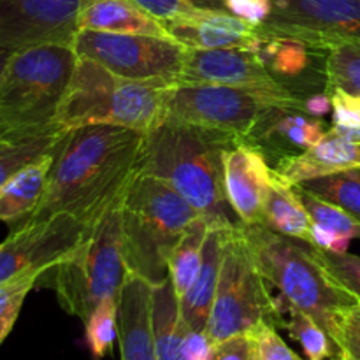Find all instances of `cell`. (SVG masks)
<instances>
[{
	"mask_svg": "<svg viewBox=\"0 0 360 360\" xmlns=\"http://www.w3.org/2000/svg\"><path fill=\"white\" fill-rule=\"evenodd\" d=\"M144 136L118 125H83L63 134L37 210L28 220L72 214L86 227L123 200L139 171Z\"/></svg>",
	"mask_w": 360,
	"mask_h": 360,
	"instance_id": "obj_1",
	"label": "cell"
},
{
	"mask_svg": "<svg viewBox=\"0 0 360 360\" xmlns=\"http://www.w3.org/2000/svg\"><path fill=\"white\" fill-rule=\"evenodd\" d=\"M241 139L165 120L144 136L137 174L171 185L211 229L241 227L225 195L224 157Z\"/></svg>",
	"mask_w": 360,
	"mask_h": 360,
	"instance_id": "obj_2",
	"label": "cell"
},
{
	"mask_svg": "<svg viewBox=\"0 0 360 360\" xmlns=\"http://www.w3.org/2000/svg\"><path fill=\"white\" fill-rule=\"evenodd\" d=\"M76 62L70 44L11 53L0 76V139L28 143L63 130L56 118Z\"/></svg>",
	"mask_w": 360,
	"mask_h": 360,
	"instance_id": "obj_3",
	"label": "cell"
},
{
	"mask_svg": "<svg viewBox=\"0 0 360 360\" xmlns=\"http://www.w3.org/2000/svg\"><path fill=\"white\" fill-rule=\"evenodd\" d=\"M243 232L264 280L280 290L287 308L311 316L334 341L340 319L360 301L330 276L315 246L264 225H243Z\"/></svg>",
	"mask_w": 360,
	"mask_h": 360,
	"instance_id": "obj_4",
	"label": "cell"
},
{
	"mask_svg": "<svg viewBox=\"0 0 360 360\" xmlns=\"http://www.w3.org/2000/svg\"><path fill=\"white\" fill-rule=\"evenodd\" d=\"M172 86L123 79L101 63L77 56L69 88L60 105V129L118 125L151 132L167 120Z\"/></svg>",
	"mask_w": 360,
	"mask_h": 360,
	"instance_id": "obj_5",
	"label": "cell"
},
{
	"mask_svg": "<svg viewBox=\"0 0 360 360\" xmlns=\"http://www.w3.org/2000/svg\"><path fill=\"white\" fill-rule=\"evenodd\" d=\"M200 218L171 185L137 174L122 202L123 255L129 273L150 283L169 276V257L181 236Z\"/></svg>",
	"mask_w": 360,
	"mask_h": 360,
	"instance_id": "obj_6",
	"label": "cell"
},
{
	"mask_svg": "<svg viewBox=\"0 0 360 360\" xmlns=\"http://www.w3.org/2000/svg\"><path fill=\"white\" fill-rule=\"evenodd\" d=\"M122 202L90 225L72 253L39 280L55 290L63 311L83 323L104 299L120 297L129 274L123 255Z\"/></svg>",
	"mask_w": 360,
	"mask_h": 360,
	"instance_id": "obj_7",
	"label": "cell"
},
{
	"mask_svg": "<svg viewBox=\"0 0 360 360\" xmlns=\"http://www.w3.org/2000/svg\"><path fill=\"white\" fill-rule=\"evenodd\" d=\"M281 299L269 294L241 227L225 229L220 278L213 309L204 333L218 345L239 334H252L260 326L285 329Z\"/></svg>",
	"mask_w": 360,
	"mask_h": 360,
	"instance_id": "obj_8",
	"label": "cell"
},
{
	"mask_svg": "<svg viewBox=\"0 0 360 360\" xmlns=\"http://www.w3.org/2000/svg\"><path fill=\"white\" fill-rule=\"evenodd\" d=\"M72 48L123 79L174 86L179 83L186 48L172 37L79 30Z\"/></svg>",
	"mask_w": 360,
	"mask_h": 360,
	"instance_id": "obj_9",
	"label": "cell"
},
{
	"mask_svg": "<svg viewBox=\"0 0 360 360\" xmlns=\"http://www.w3.org/2000/svg\"><path fill=\"white\" fill-rule=\"evenodd\" d=\"M271 14L259 35L301 41L319 51L360 42V0H271Z\"/></svg>",
	"mask_w": 360,
	"mask_h": 360,
	"instance_id": "obj_10",
	"label": "cell"
},
{
	"mask_svg": "<svg viewBox=\"0 0 360 360\" xmlns=\"http://www.w3.org/2000/svg\"><path fill=\"white\" fill-rule=\"evenodd\" d=\"M266 108H269L266 101L239 88L179 83L171 90L167 120L220 130L245 141Z\"/></svg>",
	"mask_w": 360,
	"mask_h": 360,
	"instance_id": "obj_11",
	"label": "cell"
},
{
	"mask_svg": "<svg viewBox=\"0 0 360 360\" xmlns=\"http://www.w3.org/2000/svg\"><path fill=\"white\" fill-rule=\"evenodd\" d=\"M86 229L67 213L13 227L0 243V285L25 274H46L72 253Z\"/></svg>",
	"mask_w": 360,
	"mask_h": 360,
	"instance_id": "obj_12",
	"label": "cell"
},
{
	"mask_svg": "<svg viewBox=\"0 0 360 360\" xmlns=\"http://www.w3.org/2000/svg\"><path fill=\"white\" fill-rule=\"evenodd\" d=\"M179 83L239 88L255 94L269 105L302 109L301 98L278 83L259 56L245 48L186 49Z\"/></svg>",
	"mask_w": 360,
	"mask_h": 360,
	"instance_id": "obj_13",
	"label": "cell"
},
{
	"mask_svg": "<svg viewBox=\"0 0 360 360\" xmlns=\"http://www.w3.org/2000/svg\"><path fill=\"white\" fill-rule=\"evenodd\" d=\"M83 0H0V49L70 44Z\"/></svg>",
	"mask_w": 360,
	"mask_h": 360,
	"instance_id": "obj_14",
	"label": "cell"
},
{
	"mask_svg": "<svg viewBox=\"0 0 360 360\" xmlns=\"http://www.w3.org/2000/svg\"><path fill=\"white\" fill-rule=\"evenodd\" d=\"M250 51L259 56L267 72L290 94L304 101L313 94L326 91V56L301 41L274 35H259L250 46Z\"/></svg>",
	"mask_w": 360,
	"mask_h": 360,
	"instance_id": "obj_15",
	"label": "cell"
},
{
	"mask_svg": "<svg viewBox=\"0 0 360 360\" xmlns=\"http://www.w3.org/2000/svg\"><path fill=\"white\" fill-rule=\"evenodd\" d=\"M273 167L259 144L239 141L224 157L225 195L243 225H262L264 199Z\"/></svg>",
	"mask_w": 360,
	"mask_h": 360,
	"instance_id": "obj_16",
	"label": "cell"
},
{
	"mask_svg": "<svg viewBox=\"0 0 360 360\" xmlns=\"http://www.w3.org/2000/svg\"><path fill=\"white\" fill-rule=\"evenodd\" d=\"M326 132L323 120L308 115L304 109L269 105L260 115L250 141L259 144L266 155L280 160L309 150Z\"/></svg>",
	"mask_w": 360,
	"mask_h": 360,
	"instance_id": "obj_17",
	"label": "cell"
},
{
	"mask_svg": "<svg viewBox=\"0 0 360 360\" xmlns=\"http://www.w3.org/2000/svg\"><path fill=\"white\" fill-rule=\"evenodd\" d=\"M153 283L129 273L118 297L120 360H158L151 322Z\"/></svg>",
	"mask_w": 360,
	"mask_h": 360,
	"instance_id": "obj_18",
	"label": "cell"
},
{
	"mask_svg": "<svg viewBox=\"0 0 360 360\" xmlns=\"http://www.w3.org/2000/svg\"><path fill=\"white\" fill-rule=\"evenodd\" d=\"M164 27L167 34L186 49H250L257 39L252 25L227 11H197L164 21Z\"/></svg>",
	"mask_w": 360,
	"mask_h": 360,
	"instance_id": "obj_19",
	"label": "cell"
},
{
	"mask_svg": "<svg viewBox=\"0 0 360 360\" xmlns=\"http://www.w3.org/2000/svg\"><path fill=\"white\" fill-rule=\"evenodd\" d=\"M354 167H360V144L350 143L329 129L309 150L299 155H288L274 162L273 171L283 181L301 185L309 179Z\"/></svg>",
	"mask_w": 360,
	"mask_h": 360,
	"instance_id": "obj_20",
	"label": "cell"
},
{
	"mask_svg": "<svg viewBox=\"0 0 360 360\" xmlns=\"http://www.w3.org/2000/svg\"><path fill=\"white\" fill-rule=\"evenodd\" d=\"M77 25L79 30L171 37L164 23L136 0H83Z\"/></svg>",
	"mask_w": 360,
	"mask_h": 360,
	"instance_id": "obj_21",
	"label": "cell"
},
{
	"mask_svg": "<svg viewBox=\"0 0 360 360\" xmlns=\"http://www.w3.org/2000/svg\"><path fill=\"white\" fill-rule=\"evenodd\" d=\"M224 231L225 229H210L204 243L199 273L188 290L179 297V311L186 329L206 330L220 278Z\"/></svg>",
	"mask_w": 360,
	"mask_h": 360,
	"instance_id": "obj_22",
	"label": "cell"
},
{
	"mask_svg": "<svg viewBox=\"0 0 360 360\" xmlns=\"http://www.w3.org/2000/svg\"><path fill=\"white\" fill-rule=\"evenodd\" d=\"M55 148L25 165L0 186V221L16 227L37 210L55 160Z\"/></svg>",
	"mask_w": 360,
	"mask_h": 360,
	"instance_id": "obj_23",
	"label": "cell"
},
{
	"mask_svg": "<svg viewBox=\"0 0 360 360\" xmlns=\"http://www.w3.org/2000/svg\"><path fill=\"white\" fill-rule=\"evenodd\" d=\"M151 322L158 360H185L183 341L186 326L179 311V297L171 276L153 285L151 292Z\"/></svg>",
	"mask_w": 360,
	"mask_h": 360,
	"instance_id": "obj_24",
	"label": "cell"
},
{
	"mask_svg": "<svg viewBox=\"0 0 360 360\" xmlns=\"http://www.w3.org/2000/svg\"><path fill=\"white\" fill-rule=\"evenodd\" d=\"M262 225L278 234L308 243L311 236V218L302 206L295 186L283 181L274 171L264 199Z\"/></svg>",
	"mask_w": 360,
	"mask_h": 360,
	"instance_id": "obj_25",
	"label": "cell"
},
{
	"mask_svg": "<svg viewBox=\"0 0 360 360\" xmlns=\"http://www.w3.org/2000/svg\"><path fill=\"white\" fill-rule=\"evenodd\" d=\"M210 229V224L202 217L197 218L186 229V232L181 236V239L169 257V276H171L178 297H181L188 290L190 285L195 280L197 273H199L200 262H202L204 243H206Z\"/></svg>",
	"mask_w": 360,
	"mask_h": 360,
	"instance_id": "obj_26",
	"label": "cell"
},
{
	"mask_svg": "<svg viewBox=\"0 0 360 360\" xmlns=\"http://www.w3.org/2000/svg\"><path fill=\"white\" fill-rule=\"evenodd\" d=\"M297 186L327 202L336 204L360 221V167L309 179Z\"/></svg>",
	"mask_w": 360,
	"mask_h": 360,
	"instance_id": "obj_27",
	"label": "cell"
},
{
	"mask_svg": "<svg viewBox=\"0 0 360 360\" xmlns=\"http://www.w3.org/2000/svg\"><path fill=\"white\" fill-rule=\"evenodd\" d=\"M290 319L287 320L285 329L288 330L292 340L297 341L304 350L308 360H330L338 357V347L326 329L319 326L315 320L306 313L288 306Z\"/></svg>",
	"mask_w": 360,
	"mask_h": 360,
	"instance_id": "obj_28",
	"label": "cell"
},
{
	"mask_svg": "<svg viewBox=\"0 0 360 360\" xmlns=\"http://www.w3.org/2000/svg\"><path fill=\"white\" fill-rule=\"evenodd\" d=\"M326 74L327 88L360 95V42H343L330 48L326 56Z\"/></svg>",
	"mask_w": 360,
	"mask_h": 360,
	"instance_id": "obj_29",
	"label": "cell"
},
{
	"mask_svg": "<svg viewBox=\"0 0 360 360\" xmlns=\"http://www.w3.org/2000/svg\"><path fill=\"white\" fill-rule=\"evenodd\" d=\"M294 186L302 206H304L309 218H311V224L320 225L323 229H329V231L336 232V234L343 236V238L360 239V221L357 218L352 217L350 213L341 210L336 204L327 202V200L306 192L301 186Z\"/></svg>",
	"mask_w": 360,
	"mask_h": 360,
	"instance_id": "obj_30",
	"label": "cell"
},
{
	"mask_svg": "<svg viewBox=\"0 0 360 360\" xmlns=\"http://www.w3.org/2000/svg\"><path fill=\"white\" fill-rule=\"evenodd\" d=\"M84 330L94 359L105 357L118 340V299H104L86 319Z\"/></svg>",
	"mask_w": 360,
	"mask_h": 360,
	"instance_id": "obj_31",
	"label": "cell"
},
{
	"mask_svg": "<svg viewBox=\"0 0 360 360\" xmlns=\"http://www.w3.org/2000/svg\"><path fill=\"white\" fill-rule=\"evenodd\" d=\"M65 132L67 130H60V132L49 134L41 139L28 141V143H13V141L0 139V186L32 160L53 150Z\"/></svg>",
	"mask_w": 360,
	"mask_h": 360,
	"instance_id": "obj_32",
	"label": "cell"
},
{
	"mask_svg": "<svg viewBox=\"0 0 360 360\" xmlns=\"http://www.w3.org/2000/svg\"><path fill=\"white\" fill-rule=\"evenodd\" d=\"M39 274H25L0 285V347L13 330L28 292L39 283Z\"/></svg>",
	"mask_w": 360,
	"mask_h": 360,
	"instance_id": "obj_33",
	"label": "cell"
},
{
	"mask_svg": "<svg viewBox=\"0 0 360 360\" xmlns=\"http://www.w3.org/2000/svg\"><path fill=\"white\" fill-rule=\"evenodd\" d=\"M333 104L330 129L350 143L360 144V95L348 94L341 88H327Z\"/></svg>",
	"mask_w": 360,
	"mask_h": 360,
	"instance_id": "obj_34",
	"label": "cell"
},
{
	"mask_svg": "<svg viewBox=\"0 0 360 360\" xmlns=\"http://www.w3.org/2000/svg\"><path fill=\"white\" fill-rule=\"evenodd\" d=\"M315 253L330 276L360 301V255L354 253H333L315 246Z\"/></svg>",
	"mask_w": 360,
	"mask_h": 360,
	"instance_id": "obj_35",
	"label": "cell"
},
{
	"mask_svg": "<svg viewBox=\"0 0 360 360\" xmlns=\"http://www.w3.org/2000/svg\"><path fill=\"white\" fill-rule=\"evenodd\" d=\"M162 23L197 11H225V0H136Z\"/></svg>",
	"mask_w": 360,
	"mask_h": 360,
	"instance_id": "obj_36",
	"label": "cell"
},
{
	"mask_svg": "<svg viewBox=\"0 0 360 360\" xmlns=\"http://www.w3.org/2000/svg\"><path fill=\"white\" fill-rule=\"evenodd\" d=\"M334 343L341 360H360V304L341 316Z\"/></svg>",
	"mask_w": 360,
	"mask_h": 360,
	"instance_id": "obj_37",
	"label": "cell"
},
{
	"mask_svg": "<svg viewBox=\"0 0 360 360\" xmlns=\"http://www.w3.org/2000/svg\"><path fill=\"white\" fill-rule=\"evenodd\" d=\"M252 336L255 340L259 360H304L285 343L274 326H260L253 330Z\"/></svg>",
	"mask_w": 360,
	"mask_h": 360,
	"instance_id": "obj_38",
	"label": "cell"
},
{
	"mask_svg": "<svg viewBox=\"0 0 360 360\" xmlns=\"http://www.w3.org/2000/svg\"><path fill=\"white\" fill-rule=\"evenodd\" d=\"M211 360H259L252 334H239L214 345Z\"/></svg>",
	"mask_w": 360,
	"mask_h": 360,
	"instance_id": "obj_39",
	"label": "cell"
},
{
	"mask_svg": "<svg viewBox=\"0 0 360 360\" xmlns=\"http://www.w3.org/2000/svg\"><path fill=\"white\" fill-rule=\"evenodd\" d=\"M271 0H225V11L253 28L260 27L271 14Z\"/></svg>",
	"mask_w": 360,
	"mask_h": 360,
	"instance_id": "obj_40",
	"label": "cell"
},
{
	"mask_svg": "<svg viewBox=\"0 0 360 360\" xmlns=\"http://www.w3.org/2000/svg\"><path fill=\"white\" fill-rule=\"evenodd\" d=\"M214 345L204 330L186 329L183 341V355L185 360H211L213 359Z\"/></svg>",
	"mask_w": 360,
	"mask_h": 360,
	"instance_id": "obj_41",
	"label": "cell"
},
{
	"mask_svg": "<svg viewBox=\"0 0 360 360\" xmlns=\"http://www.w3.org/2000/svg\"><path fill=\"white\" fill-rule=\"evenodd\" d=\"M352 239L343 238V236L336 234V232L329 231V229H323L320 225L311 224V236H309V243L313 246L320 250H326V252L333 253H347L348 246H350Z\"/></svg>",
	"mask_w": 360,
	"mask_h": 360,
	"instance_id": "obj_42",
	"label": "cell"
},
{
	"mask_svg": "<svg viewBox=\"0 0 360 360\" xmlns=\"http://www.w3.org/2000/svg\"><path fill=\"white\" fill-rule=\"evenodd\" d=\"M302 109L308 115L315 116V118H322V116L329 115L333 111V104H330V95L327 91H320V94H313L302 101Z\"/></svg>",
	"mask_w": 360,
	"mask_h": 360,
	"instance_id": "obj_43",
	"label": "cell"
},
{
	"mask_svg": "<svg viewBox=\"0 0 360 360\" xmlns=\"http://www.w3.org/2000/svg\"><path fill=\"white\" fill-rule=\"evenodd\" d=\"M11 56V51H4V49H0V76H2L4 72V67H6L7 60H9Z\"/></svg>",
	"mask_w": 360,
	"mask_h": 360,
	"instance_id": "obj_44",
	"label": "cell"
},
{
	"mask_svg": "<svg viewBox=\"0 0 360 360\" xmlns=\"http://www.w3.org/2000/svg\"><path fill=\"white\" fill-rule=\"evenodd\" d=\"M330 360H341L340 357H334V359H330Z\"/></svg>",
	"mask_w": 360,
	"mask_h": 360,
	"instance_id": "obj_45",
	"label": "cell"
}]
</instances>
